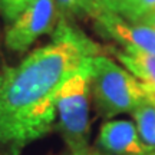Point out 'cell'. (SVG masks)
Segmentation results:
<instances>
[{"label":"cell","instance_id":"cell-1","mask_svg":"<svg viewBox=\"0 0 155 155\" xmlns=\"http://www.w3.org/2000/svg\"><path fill=\"white\" fill-rule=\"evenodd\" d=\"M101 49L66 19L53 40L35 49L19 65L0 72V145L19 155L43 138L56 122V95L85 62Z\"/></svg>","mask_w":155,"mask_h":155},{"label":"cell","instance_id":"cell-2","mask_svg":"<svg viewBox=\"0 0 155 155\" xmlns=\"http://www.w3.org/2000/svg\"><path fill=\"white\" fill-rule=\"evenodd\" d=\"M91 61L92 58L62 85L56 95V129L69 155H86L91 151Z\"/></svg>","mask_w":155,"mask_h":155},{"label":"cell","instance_id":"cell-3","mask_svg":"<svg viewBox=\"0 0 155 155\" xmlns=\"http://www.w3.org/2000/svg\"><path fill=\"white\" fill-rule=\"evenodd\" d=\"M91 94L98 112L105 118L132 112L147 96L138 79L102 53L91 61Z\"/></svg>","mask_w":155,"mask_h":155},{"label":"cell","instance_id":"cell-4","mask_svg":"<svg viewBox=\"0 0 155 155\" xmlns=\"http://www.w3.org/2000/svg\"><path fill=\"white\" fill-rule=\"evenodd\" d=\"M56 0H35L26 10L10 23L5 43L13 52H25L40 36L55 28L59 15Z\"/></svg>","mask_w":155,"mask_h":155},{"label":"cell","instance_id":"cell-5","mask_svg":"<svg viewBox=\"0 0 155 155\" xmlns=\"http://www.w3.org/2000/svg\"><path fill=\"white\" fill-rule=\"evenodd\" d=\"M92 19L96 30L104 38L119 43L122 49L155 53V29L148 25L131 22L108 10H99Z\"/></svg>","mask_w":155,"mask_h":155},{"label":"cell","instance_id":"cell-6","mask_svg":"<svg viewBox=\"0 0 155 155\" xmlns=\"http://www.w3.org/2000/svg\"><path fill=\"white\" fill-rule=\"evenodd\" d=\"M96 144L108 155H148L151 152L139 138L135 124L127 119H112L99 129Z\"/></svg>","mask_w":155,"mask_h":155},{"label":"cell","instance_id":"cell-7","mask_svg":"<svg viewBox=\"0 0 155 155\" xmlns=\"http://www.w3.org/2000/svg\"><path fill=\"white\" fill-rule=\"evenodd\" d=\"M109 53L115 56L121 66H124L135 79L142 83L147 94H155V53L115 48H111Z\"/></svg>","mask_w":155,"mask_h":155},{"label":"cell","instance_id":"cell-8","mask_svg":"<svg viewBox=\"0 0 155 155\" xmlns=\"http://www.w3.org/2000/svg\"><path fill=\"white\" fill-rule=\"evenodd\" d=\"M139 138L152 152L155 151V98L147 95L131 112Z\"/></svg>","mask_w":155,"mask_h":155},{"label":"cell","instance_id":"cell-9","mask_svg":"<svg viewBox=\"0 0 155 155\" xmlns=\"http://www.w3.org/2000/svg\"><path fill=\"white\" fill-rule=\"evenodd\" d=\"M56 3L65 16L94 17L101 10L99 0H56Z\"/></svg>","mask_w":155,"mask_h":155},{"label":"cell","instance_id":"cell-10","mask_svg":"<svg viewBox=\"0 0 155 155\" xmlns=\"http://www.w3.org/2000/svg\"><path fill=\"white\" fill-rule=\"evenodd\" d=\"M35 0H0V15L6 23H12Z\"/></svg>","mask_w":155,"mask_h":155},{"label":"cell","instance_id":"cell-11","mask_svg":"<svg viewBox=\"0 0 155 155\" xmlns=\"http://www.w3.org/2000/svg\"><path fill=\"white\" fill-rule=\"evenodd\" d=\"M138 0H99L101 10H108L116 13L122 17H127L128 13L132 10Z\"/></svg>","mask_w":155,"mask_h":155},{"label":"cell","instance_id":"cell-12","mask_svg":"<svg viewBox=\"0 0 155 155\" xmlns=\"http://www.w3.org/2000/svg\"><path fill=\"white\" fill-rule=\"evenodd\" d=\"M152 12H155V0H138L125 19L131 22H139L144 16L150 15Z\"/></svg>","mask_w":155,"mask_h":155},{"label":"cell","instance_id":"cell-13","mask_svg":"<svg viewBox=\"0 0 155 155\" xmlns=\"http://www.w3.org/2000/svg\"><path fill=\"white\" fill-rule=\"evenodd\" d=\"M141 23H145V25H148V26H151L152 29H155V12H152V13H150V15H147V16H144L141 20H139Z\"/></svg>","mask_w":155,"mask_h":155},{"label":"cell","instance_id":"cell-14","mask_svg":"<svg viewBox=\"0 0 155 155\" xmlns=\"http://www.w3.org/2000/svg\"><path fill=\"white\" fill-rule=\"evenodd\" d=\"M86 155H102V154H101L99 151L92 150V148H91V151H89V152H88V154H86Z\"/></svg>","mask_w":155,"mask_h":155},{"label":"cell","instance_id":"cell-15","mask_svg":"<svg viewBox=\"0 0 155 155\" xmlns=\"http://www.w3.org/2000/svg\"><path fill=\"white\" fill-rule=\"evenodd\" d=\"M148 155H155V151H152V152H150Z\"/></svg>","mask_w":155,"mask_h":155},{"label":"cell","instance_id":"cell-16","mask_svg":"<svg viewBox=\"0 0 155 155\" xmlns=\"http://www.w3.org/2000/svg\"><path fill=\"white\" fill-rule=\"evenodd\" d=\"M147 95H148V94H147ZM150 96H154V98H155V94H152V95H150Z\"/></svg>","mask_w":155,"mask_h":155},{"label":"cell","instance_id":"cell-17","mask_svg":"<svg viewBox=\"0 0 155 155\" xmlns=\"http://www.w3.org/2000/svg\"><path fill=\"white\" fill-rule=\"evenodd\" d=\"M152 98H154V96H152Z\"/></svg>","mask_w":155,"mask_h":155}]
</instances>
